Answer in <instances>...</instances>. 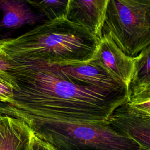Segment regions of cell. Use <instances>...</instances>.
<instances>
[{
    "instance_id": "cell-19",
    "label": "cell",
    "mask_w": 150,
    "mask_h": 150,
    "mask_svg": "<svg viewBox=\"0 0 150 150\" xmlns=\"http://www.w3.org/2000/svg\"><path fill=\"white\" fill-rule=\"evenodd\" d=\"M1 110H2V106H1V103H0V112H1Z\"/></svg>"
},
{
    "instance_id": "cell-4",
    "label": "cell",
    "mask_w": 150,
    "mask_h": 150,
    "mask_svg": "<svg viewBox=\"0 0 150 150\" xmlns=\"http://www.w3.org/2000/svg\"><path fill=\"white\" fill-rule=\"evenodd\" d=\"M110 37L135 57L150 45V0H110L101 36Z\"/></svg>"
},
{
    "instance_id": "cell-2",
    "label": "cell",
    "mask_w": 150,
    "mask_h": 150,
    "mask_svg": "<svg viewBox=\"0 0 150 150\" xmlns=\"http://www.w3.org/2000/svg\"><path fill=\"white\" fill-rule=\"evenodd\" d=\"M100 39L66 18L48 21L21 35L0 40V46L25 65L74 64L93 59Z\"/></svg>"
},
{
    "instance_id": "cell-13",
    "label": "cell",
    "mask_w": 150,
    "mask_h": 150,
    "mask_svg": "<svg viewBox=\"0 0 150 150\" xmlns=\"http://www.w3.org/2000/svg\"><path fill=\"white\" fill-rule=\"evenodd\" d=\"M17 87V84L13 79L0 74V103L12 104L14 91Z\"/></svg>"
},
{
    "instance_id": "cell-3",
    "label": "cell",
    "mask_w": 150,
    "mask_h": 150,
    "mask_svg": "<svg viewBox=\"0 0 150 150\" xmlns=\"http://www.w3.org/2000/svg\"><path fill=\"white\" fill-rule=\"evenodd\" d=\"M35 134L57 150H139L140 145L105 121L66 122L24 120Z\"/></svg>"
},
{
    "instance_id": "cell-16",
    "label": "cell",
    "mask_w": 150,
    "mask_h": 150,
    "mask_svg": "<svg viewBox=\"0 0 150 150\" xmlns=\"http://www.w3.org/2000/svg\"><path fill=\"white\" fill-rule=\"evenodd\" d=\"M136 107L138 108L140 110H142L144 111L150 112V100L147 101L146 102L140 103V104H132Z\"/></svg>"
},
{
    "instance_id": "cell-10",
    "label": "cell",
    "mask_w": 150,
    "mask_h": 150,
    "mask_svg": "<svg viewBox=\"0 0 150 150\" xmlns=\"http://www.w3.org/2000/svg\"><path fill=\"white\" fill-rule=\"evenodd\" d=\"M33 133L23 119L0 113V150H30Z\"/></svg>"
},
{
    "instance_id": "cell-14",
    "label": "cell",
    "mask_w": 150,
    "mask_h": 150,
    "mask_svg": "<svg viewBox=\"0 0 150 150\" xmlns=\"http://www.w3.org/2000/svg\"><path fill=\"white\" fill-rule=\"evenodd\" d=\"M23 65L12 59L0 46V74L13 80L14 74Z\"/></svg>"
},
{
    "instance_id": "cell-1",
    "label": "cell",
    "mask_w": 150,
    "mask_h": 150,
    "mask_svg": "<svg viewBox=\"0 0 150 150\" xmlns=\"http://www.w3.org/2000/svg\"><path fill=\"white\" fill-rule=\"evenodd\" d=\"M17 84L13 103L0 113L23 120L66 122L105 121L128 94L115 93L70 79L55 66L24 65L13 76Z\"/></svg>"
},
{
    "instance_id": "cell-9",
    "label": "cell",
    "mask_w": 150,
    "mask_h": 150,
    "mask_svg": "<svg viewBox=\"0 0 150 150\" xmlns=\"http://www.w3.org/2000/svg\"><path fill=\"white\" fill-rule=\"evenodd\" d=\"M110 0H68L66 18L101 38L107 6Z\"/></svg>"
},
{
    "instance_id": "cell-12",
    "label": "cell",
    "mask_w": 150,
    "mask_h": 150,
    "mask_svg": "<svg viewBox=\"0 0 150 150\" xmlns=\"http://www.w3.org/2000/svg\"><path fill=\"white\" fill-rule=\"evenodd\" d=\"M49 21L65 18L68 0H24Z\"/></svg>"
},
{
    "instance_id": "cell-5",
    "label": "cell",
    "mask_w": 150,
    "mask_h": 150,
    "mask_svg": "<svg viewBox=\"0 0 150 150\" xmlns=\"http://www.w3.org/2000/svg\"><path fill=\"white\" fill-rule=\"evenodd\" d=\"M107 121L115 130L150 148V117L128 101L117 107Z\"/></svg>"
},
{
    "instance_id": "cell-18",
    "label": "cell",
    "mask_w": 150,
    "mask_h": 150,
    "mask_svg": "<svg viewBox=\"0 0 150 150\" xmlns=\"http://www.w3.org/2000/svg\"><path fill=\"white\" fill-rule=\"evenodd\" d=\"M142 111H143V110H142ZM145 112L149 115V117H150V112H146V111H145Z\"/></svg>"
},
{
    "instance_id": "cell-7",
    "label": "cell",
    "mask_w": 150,
    "mask_h": 150,
    "mask_svg": "<svg viewBox=\"0 0 150 150\" xmlns=\"http://www.w3.org/2000/svg\"><path fill=\"white\" fill-rule=\"evenodd\" d=\"M55 66L77 83L112 92L128 94V89L124 85L91 60L78 64Z\"/></svg>"
},
{
    "instance_id": "cell-6",
    "label": "cell",
    "mask_w": 150,
    "mask_h": 150,
    "mask_svg": "<svg viewBox=\"0 0 150 150\" xmlns=\"http://www.w3.org/2000/svg\"><path fill=\"white\" fill-rule=\"evenodd\" d=\"M91 60L128 90L134 74L135 57L125 54L110 37L101 36L97 52Z\"/></svg>"
},
{
    "instance_id": "cell-15",
    "label": "cell",
    "mask_w": 150,
    "mask_h": 150,
    "mask_svg": "<svg viewBox=\"0 0 150 150\" xmlns=\"http://www.w3.org/2000/svg\"><path fill=\"white\" fill-rule=\"evenodd\" d=\"M30 150H57L50 143L38 137L33 131L30 145Z\"/></svg>"
},
{
    "instance_id": "cell-17",
    "label": "cell",
    "mask_w": 150,
    "mask_h": 150,
    "mask_svg": "<svg viewBox=\"0 0 150 150\" xmlns=\"http://www.w3.org/2000/svg\"><path fill=\"white\" fill-rule=\"evenodd\" d=\"M139 150H150V148H146V147H145V146H143L140 145V148H139Z\"/></svg>"
},
{
    "instance_id": "cell-11",
    "label": "cell",
    "mask_w": 150,
    "mask_h": 150,
    "mask_svg": "<svg viewBox=\"0 0 150 150\" xmlns=\"http://www.w3.org/2000/svg\"><path fill=\"white\" fill-rule=\"evenodd\" d=\"M128 102L137 104L150 100V45L135 57L134 74L128 90Z\"/></svg>"
},
{
    "instance_id": "cell-8",
    "label": "cell",
    "mask_w": 150,
    "mask_h": 150,
    "mask_svg": "<svg viewBox=\"0 0 150 150\" xmlns=\"http://www.w3.org/2000/svg\"><path fill=\"white\" fill-rule=\"evenodd\" d=\"M0 29L12 33L32 28L49 20L24 0H0Z\"/></svg>"
}]
</instances>
